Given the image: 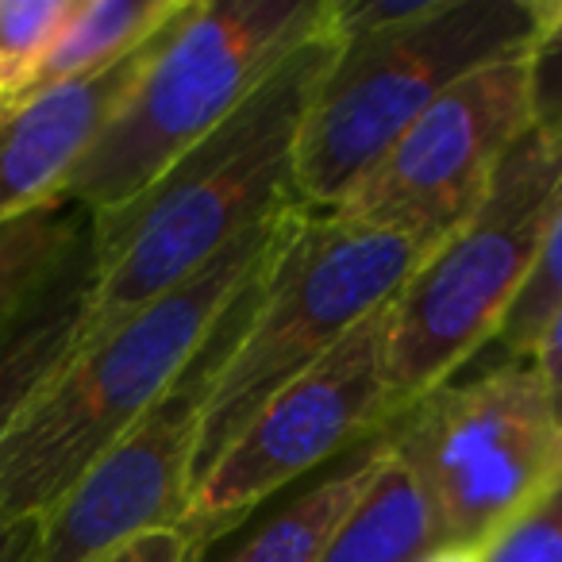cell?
<instances>
[{
    "mask_svg": "<svg viewBox=\"0 0 562 562\" xmlns=\"http://www.w3.org/2000/svg\"><path fill=\"white\" fill-rule=\"evenodd\" d=\"M331 20L301 43L232 116L212 127L132 204L89 216L97 278L78 347L97 344L178 290L227 243L297 201V143L339 55Z\"/></svg>",
    "mask_w": 562,
    "mask_h": 562,
    "instance_id": "obj_1",
    "label": "cell"
},
{
    "mask_svg": "<svg viewBox=\"0 0 562 562\" xmlns=\"http://www.w3.org/2000/svg\"><path fill=\"white\" fill-rule=\"evenodd\" d=\"M305 212V204H290L266 216L178 290L70 355L0 439V528L40 520L150 413Z\"/></svg>",
    "mask_w": 562,
    "mask_h": 562,
    "instance_id": "obj_2",
    "label": "cell"
},
{
    "mask_svg": "<svg viewBox=\"0 0 562 562\" xmlns=\"http://www.w3.org/2000/svg\"><path fill=\"white\" fill-rule=\"evenodd\" d=\"M328 20L331 0H193L70 173L63 201L89 216L132 204Z\"/></svg>",
    "mask_w": 562,
    "mask_h": 562,
    "instance_id": "obj_3",
    "label": "cell"
},
{
    "mask_svg": "<svg viewBox=\"0 0 562 562\" xmlns=\"http://www.w3.org/2000/svg\"><path fill=\"white\" fill-rule=\"evenodd\" d=\"M551 0H436L413 24L339 47L297 143V201L331 212L462 78L531 50Z\"/></svg>",
    "mask_w": 562,
    "mask_h": 562,
    "instance_id": "obj_4",
    "label": "cell"
},
{
    "mask_svg": "<svg viewBox=\"0 0 562 562\" xmlns=\"http://www.w3.org/2000/svg\"><path fill=\"white\" fill-rule=\"evenodd\" d=\"M562 209V135L528 127L505 150L474 216L431 250L390 305L393 424L493 344Z\"/></svg>",
    "mask_w": 562,
    "mask_h": 562,
    "instance_id": "obj_5",
    "label": "cell"
},
{
    "mask_svg": "<svg viewBox=\"0 0 562 562\" xmlns=\"http://www.w3.org/2000/svg\"><path fill=\"white\" fill-rule=\"evenodd\" d=\"M428 255L408 235L305 212L266 278L247 331L216 374L196 439L193 485L293 378L397 301Z\"/></svg>",
    "mask_w": 562,
    "mask_h": 562,
    "instance_id": "obj_6",
    "label": "cell"
},
{
    "mask_svg": "<svg viewBox=\"0 0 562 562\" xmlns=\"http://www.w3.org/2000/svg\"><path fill=\"white\" fill-rule=\"evenodd\" d=\"M390 443L428 493L447 547H485L551 485L559 408L536 359H508L428 393Z\"/></svg>",
    "mask_w": 562,
    "mask_h": 562,
    "instance_id": "obj_7",
    "label": "cell"
},
{
    "mask_svg": "<svg viewBox=\"0 0 562 562\" xmlns=\"http://www.w3.org/2000/svg\"><path fill=\"white\" fill-rule=\"evenodd\" d=\"M390 305L293 378L196 477L186 520L178 524L193 536L196 551L204 554L301 474L393 428L385 385Z\"/></svg>",
    "mask_w": 562,
    "mask_h": 562,
    "instance_id": "obj_8",
    "label": "cell"
},
{
    "mask_svg": "<svg viewBox=\"0 0 562 562\" xmlns=\"http://www.w3.org/2000/svg\"><path fill=\"white\" fill-rule=\"evenodd\" d=\"M301 224V220H297ZM290 243V239H285ZM281 255V250H278ZM278 255L235 297L181 378L150 405V413L101 454L47 513L40 528V562H89L93 554L155 528H178L193 493V459L212 385L247 331Z\"/></svg>",
    "mask_w": 562,
    "mask_h": 562,
    "instance_id": "obj_9",
    "label": "cell"
},
{
    "mask_svg": "<svg viewBox=\"0 0 562 562\" xmlns=\"http://www.w3.org/2000/svg\"><path fill=\"white\" fill-rule=\"evenodd\" d=\"M528 132L524 55L447 89L331 216L385 227L439 250L482 204L505 150Z\"/></svg>",
    "mask_w": 562,
    "mask_h": 562,
    "instance_id": "obj_10",
    "label": "cell"
},
{
    "mask_svg": "<svg viewBox=\"0 0 562 562\" xmlns=\"http://www.w3.org/2000/svg\"><path fill=\"white\" fill-rule=\"evenodd\" d=\"M173 24H166L109 70L63 81L0 116V227L50 209V204H66L63 186L89 155V147L101 139L112 116L124 109L127 97L135 93Z\"/></svg>",
    "mask_w": 562,
    "mask_h": 562,
    "instance_id": "obj_11",
    "label": "cell"
},
{
    "mask_svg": "<svg viewBox=\"0 0 562 562\" xmlns=\"http://www.w3.org/2000/svg\"><path fill=\"white\" fill-rule=\"evenodd\" d=\"M97 258L89 232L66 262L32 293L24 308L0 331V439L24 408L40 397V390L70 362L86 324L89 293H93Z\"/></svg>",
    "mask_w": 562,
    "mask_h": 562,
    "instance_id": "obj_12",
    "label": "cell"
},
{
    "mask_svg": "<svg viewBox=\"0 0 562 562\" xmlns=\"http://www.w3.org/2000/svg\"><path fill=\"white\" fill-rule=\"evenodd\" d=\"M439 547L447 539L436 508L390 443L385 462L328 539L321 562H420Z\"/></svg>",
    "mask_w": 562,
    "mask_h": 562,
    "instance_id": "obj_13",
    "label": "cell"
},
{
    "mask_svg": "<svg viewBox=\"0 0 562 562\" xmlns=\"http://www.w3.org/2000/svg\"><path fill=\"white\" fill-rule=\"evenodd\" d=\"M186 9L189 0H78V9L66 20L63 35L47 50L40 70L32 74V81L12 97L9 109L63 86V81L109 70L120 58L139 50L166 24H173Z\"/></svg>",
    "mask_w": 562,
    "mask_h": 562,
    "instance_id": "obj_14",
    "label": "cell"
},
{
    "mask_svg": "<svg viewBox=\"0 0 562 562\" xmlns=\"http://www.w3.org/2000/svg\"><path fill=\"white\" fill-rule=\"evenodd\" d=\"M385 451H390V431L359 443L344 459V467H336L328 477H321L297 501H290L262 528L250 531L235 551L209 562H321L328 539L336 536L344 516L351 513V505L362 497L370 477L385 462Z\"/></svg>",
    "mask_w": 562,
    "mask_h": 562,
    "instance_id": "obj_15",
    "label": "cell"
},
{
    "mask_svg": "<svg viewBox=\"0 0 562 562\" xmlns=\"http://www.w3.org/2000/svg\"><path fill=\"white\" fill-rule=\"evenodd\" d=\"M86 232L89 212H81L78 204H50L0 227V331L66 262V255L78 247Z\"/></svg>",
    "mask_w": 562,
    "mask_h": 562,
    "instance_id": "obj_16",
    "label": "cell"
},
{
    "mask_svg": "<svg viewBox=\"0 0 562 562\" xmlns=\"http://www.w3.org/2000/svg\"><path fill=\"white\" fill-rule=\"evenodd\" d=\"M78 0H0V112L32 81Z\"/></svg>",
    "mask_w": 562,
    "mask_h": 562,
    "instance_id": "obj_17",
    "label": "cell"
},
{
    "mask_svg": "<svg viewBox=\"0 0 562 562\" xmlns=\"http://www.w3.org/2000/svg\"><path fill=\"white\" fill-rule=\"evenodd\" d=\"M562 308V209L554 216L551 232L543 239L536 266H531L528 281H524L520 297L508 308V316L501 321L497 336L490 347H501V355L508 359H531L543 339L547 324L554 321V313Z\"/></svg>",
    "mask_w": 562,
    "mask_h": 562,
    "instance_id": "obj_18",
    "label": "cell"
},
{
    "mask_svg": "<svg viewBox=\"0 0 562 562\" xmlns=\"http://www.w3.org/2000/svg\"><path fill=\"white\" fill-rule=\"evenodd\" d=\"M482 562H562V482L513 516L482 547Z\"/></svg>",
    "mask_w": 562,
    "mask_h": 562,
    "instance_id": "obj_19",
    "label": "cell"
},
{
    "mask_svg": "<svg viewBox=\"0 0 562 562\" xmlns=\"http://www.w3.org/2000/svg\"><path fill=\"white\" fill-rule=\"evenodd\" d=\"M528 74V127L562 135V0H551L536 43L524 55Z\"/></svg>",
    "mask_w": 562,
    "mask_h": 562,
    "instance_id": "obj_20",
    "label": "cell"
},
{
    "mask_svg": "<svg viewBox=\"0 0 562 562\" xmlns=\"http://www.w3.org/2000/svg\"><path fill=\"white\" fill-rule=\"evenodd\" d=\"M204 554L196 551L193 536L186 528H155L93 554L89 562H201Z\"/></svg>",
    "mask_w": 562,
    "mask_h": 562,
    "instance_id": "obj_21",
    "label": "cell"
},
{
    "mask_svg": "<svg viewBox=\"0 0 562 562\" xmlns=\"http://www.w3.org/2000/svg\"><path fill=\"white\" fill-rule=\"evenodd\" d=\"M531 359H536L539 374L547 378V390H551L554 408H559V416H562V308L554 313V321L547 324L543 339H539Z\"/></svg>",
    "mask_w": 562,
    "mask_h": 562,
    "instance_id": "obj_22",
    "label": "cell"
},
{
    "mask_svg": "<svg viewBox=\"0 0 562 562\" xmlns=\"http://www.w3.org/2000/svg\"><path fill=\"white\" fill-rule=\"evenodd\" d=\"M32 539H35V520L16 524V528H0V562H16Z\"/></svg>",
    "mask_w": 562,
    "mask_h": 562,
    "instance_id": "obj_23",
    "label": "cell"
},
{
    "mask_svg": "<svg viewBox=\"0 0 562 562\" xmlns=\"http://www.w3.org/2000/svg\"><path fill=\"white\" fill-rule=\"evenodd\" d=\"M420 562H482V547H439Z\"/></svg>",
    "mask_w": 562,
    "mask_h": 562,
    "instance_id": "obj_24",
    "label": "cell"
},
{
    "mask_svg": "<svg viewBox=\"0 0 562 562\" xmlns=\"http://www.w3.org/2000/svg\"><path fill=\"white\" fill-rule=\"evenodd\" d=\"M554 482H562V416H559V454H554V477H551V485Z\"/></svg>",
    "mask_w": 562,
    "mask_h": 562,
    "instance_id": "obj_25",
    "label": "cell"
}]
</instances>
